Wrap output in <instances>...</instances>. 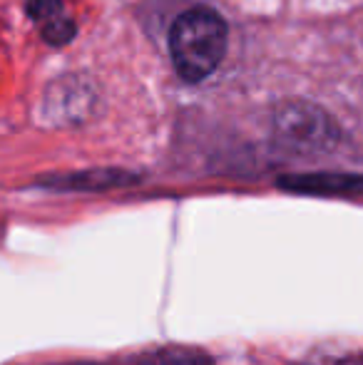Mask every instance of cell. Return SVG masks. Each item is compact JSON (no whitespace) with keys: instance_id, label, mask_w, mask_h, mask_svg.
<instances>
[{"instance_id":"obj_1","label":"cell","mask_w":363,"mask_h":365,"mask_svg":"<svg viewBox=\"0 0 363 365\" xmlns=\"http://www.w3.org/2000/svg\"><path fill=\"white\" fill-rule=\"evenodd\" d=\"M229 45V28L212 8H192L175 20L170 30V53L177 75L202 82L222 65Z\"/></svg>"},{"instance_id":"obj_2","label":"cell","mask_w":363,"mask_h":365,"mask_svg":"<svg viewBox=\"0 0 363 365\" xmlns=\"http://www.w3.org/2000/svg\"><path fill=\"white\" fill-rule=\"evenodd\" d=\"M276 132L289 147L296 149H309V152H319V149H329L339 140V130L331 122V117L324 110L314 105H304V102H294L286 105L276 117Z\"/></svg>"},{"instance_id":"obj_3","label":"cell","mask_w":363,"mask_h":365,"mask_svg":"<svg viewBox=\"0 0 363 365\" xmlns=\"http://www.w3.org/2000/svg\"><path fill=\"white\" fill-rule=\"evenodd\" d=\"M28 15L50 45H68L75 38V20L63 0H28Z\"/></svg>"},{"instance_id":"obj_4","label":"cell","mask_w":363,"mask_h":365,"mask_svg":"<svg viewBox=\"0 0 363 365\" xmlns=\"http://www.w3.org/2000/svg\"><path fill=\"white\" fill-rule=\"evenodd\" d=\"M142 365H209V361L187 351H162L150 356Z\"/></svg>"},{"instance_id":"obj_5","label":"cell","mask_w":363,"mask_h":365,"mask_svg":"<svg viewBox=\"0 0 363 365\" xmlns=\"http://www.w3.org/2000/svg\"><path fill=\"white\" fill-rule=\"evenodd\" d=\"M314 365H363L361 361H321Z\"/></svg>"}]
</instances>
